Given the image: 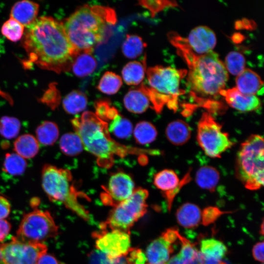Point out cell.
Wrapping results in <instances>:
<instances>
[{
	"label": "cell",
	"instance_id": "cell-1",
	"mask_svg": "<svg viewBox=\"0 0 264 264\" xmlns=\"http://www.w3.org/2000/svg\"><path fill=\"white\" fill-rule=\"evenodd\" d=\"M23 46L29 63L56 73L68 70L78 53L63 23L50 17H40L27 27Z\"/></svg>",
	"mask_w": 264,
	"mask_h": 264
},
{
	"label": "cell",
	"instance_id": "cell-2",
	"mask_svg": "<svg viewBox=\"0 0 264 264\" xmlns=\"http://www.w3.org/2000/svg\"><path fill=\"white\" fill-rule=\"evenodd\" d=\"M178 53L189 68L187 82L194 96L215 97L224 89L228 75L224 64L217 53L211 51L198 55L187 46L184 39L174 33L168 35Z\"/></svg>",
	"mask_w": 264,
	"mask_h": 264
},
{
	"label": "cell",
	"instance_id": "cell-3",
	"mask_svg": "<svg viewBox=\"0 0 264 264\" xmlns=\"http://www.w3.org/2000/svg\"><path fill=\"white\" fill-rule=\"evenodd\" d=\"M71 122L83 147L97 157L100 167H111L115 155L124 157L130 154H156L154 150L126 146L117 142L110 137L107 122L92 112L85 111L80 118H75Z\"/></svg>",
	"mask_w": 264,
	"mask_h": 264
},
{
	"label": "cell",
	"instance_id": "cell-4",
	"mask_svg": "<svg viewBox=\"0 0 264 264\" xmlns=\"http://www.w3.org/2000/svg\"><path fill=\"white\" fill-rule=\"evenodd\" d=\"M116 21L112 9L87 4L78 8L63 24L68 40L78 53H92L94 47L104 39L108 27Z\"/></svg>",
	"mask_w": 264,
	"mask_h": 264
},
{
	"label": "cell",
	"instance_id": "cell-5",
	"mask_svg": "<svg viewBox=\"0 0 264 264\" xmlns=\"http://www.w3.org/2000/svg\"><path fill=\"white\" fill-rule=\"evenodd\" d=\"M187 73L186 70L160 66L147 69L149 87L142 84L140 89L148 96L156 112L160 113L165 105L174 111L177 110L178 97L184 92L179 88L180 82Z\"/></svg>",
	"mask_w": 264,
	"mask_h": 264
},
{
	"label": "cell",
	"instance_id": "cell-6",
	"mask_svg": "<svg viewBox=\"0 0 264 264\" xmlns=\"http://www.w3.org/2000/svg\"><path fill=\"white\" fill-rule=\"evenodd\" d=\"M72 176L67 169L50 164L44 165L42 170V185L49 199L63 204L86 221L90 219L88 212L78 201L80 193L72 182Z\"/></svg>",
	"mask_w": 264,
	"mask_h": 264
},
{
	"label": "cell",
	"instance_id": "cell-7",
	"mask_svg": "<svg viewBox=\"0 0 264 264\" xmlns=\"http://www.w3.org/2000/svg\"><path fill=\"white\" fill-rule=\"evenodd\" d=\"M264 139L250 136L241 146L237 158V174L245 187L260 189L264 184Z\"/></svg>",
	"mask_w": 264,
	"mask_h": 264
},
{
	"label": "cell",
	"instance_id": "cell-8",
	"mask_svg": "<svg viewBox=\"0 0 264 264\" xmlns=\"http://www.w3.org/2000/svg\"><path fill=\"white\" fill-rule=\"evenodd\" d=\"M148 195L145 189H135L130 198L113 207L107 220L101 224V229L118 230L130 233L131 228L147 212Z\"/></svg>",
	"mask_w": 264,
	"mask_h": 264
},
{
	"label": "cell",
	"instance_id": "cell-9",
	"mask_svg": "<svg viewBox=\"0 0 264 264\" xmlns=\"http://www.w3.org/2000/svg\"><path fill=\"white\" fill-rule=\"evenodd\" d=\"M197 140L205 154L213 158L220 157L233 145L221 125L208 112H204L198 121Z\"/></svg>",
	"mask_w": 264,
	"mask_h": 264
},
{
	"label": "cell",
	"instance_id": "cell-10",
	"mask_svg": "<svg viewBox=\"0 0 264 264\" xmlns=\"http://www.w3.org/2000/svg\"><path fill=\"white\" fill-rule=\"evenodd\" d=\"M58 227L47 211L35 209L25 214L17 230L18 240L28 242H41L56 237Z\"/></svg>",
	"mask_w": 264,
	"mask_h": 264
},
{
	"label": "cell",
	"instance_id": "cell-11",
	"mask_svg": "<svg viewBox=\"0 0 264 264\" xmlns=\"http://www.w3.org/2000/svg\"><path fill=\"white\" fill-rule=\"evenodd\" d=\"M0 250L5 264H37L47 247L42 242H24L14 237L10 242L0 244Z\"/></svg>",
	"mask_w": 264,
	"mask_h": 264
},
{
	"label": "cell",
	"instance_id": "cell-12",
	"mask_svg": "<svg viewBox=\"0 0 264 264\" xmlns=\"http://www.w3.org/2000/svg\"><path fill=\"white\" fill-rule=\"evenodd\" d=\"M96 239L97 250L106 254L110 259H116L125 256L130 251L131 239L130 233L118 230H102L92 235Z\"/></svg>",
	"mask_w": 264,
	"mask_h": 264
},
{
	"label": "cell",
	"instance_id": "cell-13",
	"mask_svg": "<svg viewBox=\"0 0 264 264\" xmlns=\"http://www.w3.org/2000/svg\"><path fill=\"white\" fill-rule=\"evenodd\" d=\"M101 195L105 204L115 206L130 198L135 190L132 177L127 173L119 171L112 174L108 185Z\"/></svg>",
	"mask_w": 264,
	"mask_h": 264
},
{
	"label": "cell",
	"instance_id": "cell-14",
	"mask_svg": "<svg viewBox=\"0 0 264 264\" xmlns=\"http://www.w3.org/2000/svg\"><path fill=\"white\" fill-rule=\"evenodd\" d=\"M179 234L177 229L169 228L152 241L146 249L147 264H168Z\"/></svg>",
	"mask_w": 264,
	"mask_h": 264
},
{
	"label": "cell",
	"instance_id": "cell-15",
	"mask_svg": "<svg viewBox=\"0 0 264 264\" xmlns=\"http://www.w3.org/2000/svg\"><path fill=\"white\" fill-rule=\"evenodd\" d=\"M190 177L188 173L183 179L180 181L176 174L170 169L162 170L155 175L154 179V185L163 192L167 200L169 210H171L175 196L181 187L189 181Z\"/></svg>",
	"mask_w": 264,
	"mask_h": 264
},
{
	"label": "cell",
	"instance_id": "cell-16",
	"mask_svg": "<svg viewBox=\"0 0 264 264\" xmlns=\"http://www.w3.org/2000/svg\"><path fill=\"white\" fill-rule=\"evenodd\" d=\"M185 42L195 54L200 55L213 51L217 44L214 32L206 26H198L192 29Z\"/></svg>",
	"mask_w": 264,
	"mask_h": 264
},
{
	"label": "cell",
	"instance_id": "cell-17",
	"mask_svg": "<svg viewBox=\"0 0 264 264\" xmlns=\"http://www.w3.org/2000/svg\"><path fill=\"white\" fill-rule=\"evenodd\" d=\"M227 252L226 246L215 239H206L200 242L198 258L201 264H226L223 261Z\"/></svg>",
	"mask_w": 264,
	"mask_h": 264
},
{
	"label": "cell",
	"instance_id": "cell-18",
	"mask_svg": "<svg viewBox=\"0 0 264 264\" xmlns=\"http://www.w3.org/2000/svg\"><path fill=\"white\" fill-rule=\"evenodd\" d=\"M220 95L224 97L232 108L241 111H250L259 109L261 105L256 95H247L241 93L236 88L223 89Z\"/></svg>",
	"mask_w": 264,
	"mask_h": 264
},
{
	"label": "cell",
	"instance_id": "cell-19",
	"mask_svg": "<svg viewBox=\"0 0 264 264\" xmlns=\"http://www.w3.org/2000/svg\"><path fill=\"white\" fill-rule=\"evenodd\" d=\"M39 9V5L36 2L26 0L19 1L12 7L10 18L27 27L37 19Z\"/></svg>",
	"mask_w": 264,
	"mask_h": 264
},
{
	"label": "cell",
	"instance_id": "cell-20",
	"mask_svg": "<svg viewBox=\"0 0 264 264\" xmlns=\"http://www.w3.org/2000/svg\"><path fill=\"white\" fill-rule=\"evenodd\" d=\"M236 88L242 93L256 95L263 90V82L259 75L249 68H245L237 76Z\"/></svg>",
	"mask_w": 264,
	"mask_h": 264
},
{
	"label": "cell",
	"instance_id": "cell-21",
	"mask_svg": "<svg viewBox=\"0 0 264 264\" xmlns=\"http://www.w3.org/2000/svg\"><path fill=\"white\" fill-rule=\"evenodd\" d=\"M178 223L186 228L197 227L201 221V211L197 205L185 203L181 205L176 212Z\"/></svg>",
	"mask_w": 264,
	"mask_h": 264
},
{
	"label": "cell",
	"instance_id": "cell-22",
	"mask_svg": "<svg viewBox=\"0 0 264 264\" xmlns=\"http://www.w3.org/2000/svg\"><path fill=\"white\" fill-rule=\"evenodd\" d=\"M189 126L181 120H176L170 123L166 130L167 139L175 145H182L186 143L191 136Z\"/></svg>",
	"mask_w": 264,
	"mask_h": 264
},
{
	"label": "cell",
	"instance_id": "cell-23",
	"mask_svg": "<svg viewBox=\"0 0 264 264\" xmlns=\"http://www.w3.org/2000/svg\"><path fill=\"white\" fill-rule=\"evenodd\" d=\"M123 101L126 108L133 113H142L150 105L148 96L140 89L129 90L125 95Z\"/></svg>",
	"mask_w": 264,
	"mask_h": 264
},
{
	"label": "cell",
	"instance_id": "cell-24",
	"mask_svg": "<svg viewBox=\"0 0 264 264\" xmlns=\"http://www.w3.org/2000/svg\"><path fill=\"white\" fill-rule=\"evenodd\" d=\"M96 61L91 53L81 52L74 57L71 65L73 73L78 77L92 73L96 67Z\"/></svg>",
	"mask_w": 264,
	"mask_h": 264
},
{
	"label": "cell",
	"instance_id": "cell-25",
	"mask_svg": "<svg viewBox=\"0 0 264 264\" xmlns=\"http://www.w3.org/2000/svg\"><path fill=\"white\" fill-rule=\"evenodd\" d=\"M14 149L23 158H31L36 156L39 150L37 139L30 134L19 136L14 143Z\"/></svg>",
	"mask_w": 264,
	"mask_h": 264
},
{
	"label": "cell",
	"instance_id": "cell-26",
	"mask_svg": "<svg viewBox=\"0 0 264 264\" xmlns=\"http://www.w3.org/2000/svg\"><path fill=\"white\" fill-rule=\"evenodd\" d=\"M219 179V172L210 166H205L199 168L196 176L197 184L200 187L210 191L215 190Z\"/></svg>",
	"mask_w": 264,
	"mask_h": 264
},
{
	"label": "cell",
	"instance_id": "cell-27",
	"mask_svg": "<svg viewBox=\"0 0 264 264\" xmlns=\"http://www.w3.org/2000/svg\"><path fill=\"white\" fill-rule=\"evenodd\" d=\"M88 98L81 91L74 90L67 94L63 100V106L68 113L74 114L85 110L87 106Z\"/></svg>",
	"mask_w": 264,
	"mask_h": 264
},
{
	"label": "cell",
	"instance_id": "cell-28",
	"mask_svg": "<svg viewBox=\"0 0 264 264\" xmlns=\"http://www.w3.org/2000/svg\"><path fill=\"white\" fill-rule=\"evenodd\" d=\"M145 66L138 61H132L127 64L122 70L124 82L129 85H137L144 79Z\"/></svg>",
	"mask_w": 264,
	"mask_h": 264
},
{
	"label": "cell",
	"instance_id": "cell-29",
	"mask_svg": "<svg viewBox=\"0 0 264 264\" xmlns=\"http://www.w3.org/2000/svg\"><path fill=\"white\" fill-rule=\"evenodd\" d=\"M59 133L57 124L49 121L42 123L36 130L37 140L44 146H50L54 144L58 138Z\"/></svg>",
	"mask_w": 264,
	"mask_h": 264
},
{
	"label": "cell",
	"instance_id": "cell-30",
	"mask_svg": "<svg viewBox=\"0 0 264 264\" xmlns=\"http://www.w3.org/2000/svg\"><path fill=\"white\" fill-rule=\"evenodd\" d=\"M59 145L61 151L69 156L78 155L84 148L80 138L75 132L66 133L62 135Z\"/></svg>",
	"mask_w": 264,
	"mask_h": 264
},
{
	"label": "cell",
	"instance_id": "cell-31",
	"mask_svg": "<svg viewBox=\"0 0 264 264\" xmlns=\"http://www.w3.org/2000/svg\"><path fill=\"white\" fill-rule=\"evenodd\" d=\"M178 240L181 243L179 252L176 254L179 264H201L198 258V250L194 243L179 234Z\"/></svg>",
	"mask_w": 264,
	"mask_h": 264
},
{
	"label": "cell",
	"instance_id": "cell-32",
	"mask_svg": "<svg viewBox=\"0 0 264 264\" xmlns=\"http://www.w3.org/2000/svg\"><path fill=\"white\" fill-rule=\"evenodd\" d=\"M136 143L141 145L149 144L154 141L157 134L155 127L147 121L138 123L133 131Z\"/></svg>",
	"mask_w": 264,
	"mask_h": 264
},
{
	"label": "cell",
	"instance_id": "cell-33",
	"mask_svg": "<svg viewBox=\"0 0 264 264\" xmlns=\"http://www.w3.org/2000/svg\"><path fill=\"white\" fill-rule=\"evenodd\" d=\"M27 163L24 158L15 153H7L5 154L3 171L12 176L22 175L25 171Z\"/></svg>",
	"mask_w": 264,
	"mask_h": 264
},
{
	"label": "cell",
	"instance_id": "cell-34",
	"mask_svg": "<svg viewBox=\"0 0 264 264\" xmlns=\"http://www.w3.org/2000/svg\"><path fill=\"white\" fill-rule=\"evenodd\" d=\"M146 45L140 37L136 35H127L123 43L122 50L127 58L134 59L141 54Z\"/></svg>",
	"mask_w": 264,
	"mask_h": 264
},
{
	"label": "cell",
	"instance_id": "cell-35",
	"mask_svg": "<svg viewBox=\"0 0 264 264\" xmlns=\"http://www.w3.org/2000/svg\"><path fill=\"white\" fill-rule=\"evenodd\" d=\"M109 132L118 138L125 139L130 137L132 132V125L127 118L118 113L110 121Z\"/></svg>",
	"mask_w": 264,
	"mask_h": 264
},
{
	"label": "cell",
	"instance_id": "cell-36",
	"mask_svg": "<svg viewBox=\"0 0 264 264\" xmlns=\"http://www.w3.org/2000/svg\"><path fill=\"white\" fill-rule=\"evenodd\" d=\"M122 85L121 78L111 71H107L101 77L97 85V88L107 94H115Z\"/></svg>",
	"mask_w": 264,
	"mask_h": 264
},
{
	"label": "cell",
	"instance_id": "cell-37",
	"mask_svg": "<svg viewBox=\"0 0 264 264\" xmlns=\"http://www.w3.org/2000/svg\"><path fill=\"white\" fill-rule=\"evenodd\" d=\"M224 65L230 73L238 76L245 69V58L239 52L231 51L226 56Z\"/></svg>",
	"mask_w": 264,
	"mask_h": 264
},
{
	"label": "cell",
	"instance_id": "cell-38",
	"mask_svg": "<svg viewBox=\"0 0 264 264\" xmlns=\"http://www.w3.org/2000/svg\"><path fill=\"white\" fill-rule=\"evenodd\" d=\"M21 123L16 118L3 116L0 119V134L6 139L16 137L20 132Z\"/></svg>",
	"mask_w": 264,
	"mask_h": 264
},
{
	"label": "cell",
	"instance_id": "cell-39",
	"mask_svg": "<svg viewBox=\"0 0 264 264\" xmlns=\"http://www.w3.org/2000/svg\"><path fill=\"white\" fill-rule=\"evenodd\" d=\"M2 34L7 39L17 42L20 40L24 32V26L12 18H10L2 25Z\"/></svg>",
	"mask_w": 264,
	"mask_h": 264
},
{
	"label": "cell",
	"instance_id": "cell-40",
	"mask_svg": "<svg viewBox=\"0 0 264 264\" xmlns=\"http://www.w3.org/2000/svg\"><path fill=\"white\" fill-rule=\"evenodd\" d=\"M88 264H128L126 256L110 259L103 252L94 250L88 254Z\"/></svg>",
	"mask_w": 264,
	"mask_h": 264
},
{
	"label": "cell",
	"instance_id": "cell-41",
	"mask_svg": "<svg viewBox=\"0 0 264 264\" xmlns=\"http://www.w3.org/2000/svg\"><path fill=\"white\" fill-rule=\"evenodd\" d=\"M228 213L222 211L216 207H208L201 211V221L204 225H208L214 223L221 215Z\"/></svg>",
	"mask_w": 264,
	"mask_h": 264
},
{
	"label": "cell",
	"instance_id": "cell-42",
	"mask_svg": "<svg viewBox=\"0 0 264 264\" xmlns=\"http://www.w3.org/2000/svg\"><path fill=\"white\" fill-rule=\"evenodd\" d=\"M41 101L53 109L56 108L59 104L60 95L53 84L50 86L48 89L45 92L41 98Z\"/></svg>",
	"mask_w": 264,
	"mask_h": 264
},
{
	"label": "cell",
	"instance_id": "cell-43",
	"mask_svg": "<svg viewBox=\"0 0 264 264\" xmlns=\"http://www.w3.org/2000/svg\"><path fill=\"white\" fill-rule=\"evenodd\" d=\"M140 3L142 6L149 9L153 16L167 7L177 5L176 1L169 0H144L140 1Z\"/></svg>",
	"mask_w": 264,
	"mask_h": 264
},
{
	"label": "cell",
	"instance_id": "cell-44",
	"mask_svg": "<svg viewBox=\"0 0 264 264\" xmlns=\"http://www.w3.org/2000/svg\"><path fill=\"white\" fill-rule=\"evenodd\" d=\"M126 256L128 264H147L146 255L139 248H131Z\"/></svg>",
	"mask_w": 264,
	"mask_h": 264
},
{
	"label": "cell",
	"instance_id": "cell-45",
	"mask_svg": "<svg viewBox=\"0 0 264 264\" xmlns=\"http://www.w3.org/2000/svg\"><path fill=\"white\" fill-rule=\"evenodd\" d=\"M10 204L4 197L0 196V220L7 218L10 212Z\"/></svg>",
	"mask_w": 264,
	"mask_h": 264
},
{
	"label": "cell",
	"instance_id": "cell-46",
	"mask_svg": "<svg viewBox=\"0 0 264 264\" xmlns=\"http://www.w3.org/2000/svg\"><path fill=\"white\" fill-rule=\"evenodd\" d=\"M264 242L257 243L253 247L252 255L254 258L260 262H264Z\"/></svg>",
	"mask_w": 264,
	"mask_h": 264
},
{
	"label": "cell",
	"instance_id": "cell-47",
	"mask_svg": "<svg viewBox=\"0 0 264 264\" xmlns=\"http://www.w3.org/2000/svg\"><path fill=\"white\" fill-rule=\"evenodd\" d=\"M10 223L4 220H0V242H3L11 229Z\"/></svg>",
	"mask_w": 264,
	"mask_h": 264
},
{
	"label": "cell",
	"instance_id": "cell-48",
	"mask_svg": "<svg viewBox=\"0 0 264 264\" xmlns=\"http://www.w3.org/2000/svg\"><path fill=\"white\" fill-rule=\"evenodd\" d=\"M37 264H65L59 262L54 256L46 253L43 255L39 259Z\"/></svg>",
	"mask_w": 264,
	"mask_h": 264
},
{
	"label": "cell",
	"instance_id": "cell-49",
	"mask_svg": "<svg viewBox=\"0 0 264 264\" xmlns=\"http://www.w3.org/2000/svg\"><path fill=\"white\" fill-rule=\"evenodd\" d=\"M0 95L3 97L4 98H5L8 101L10 102V104H12L13 101L12 100L11 98L9 97V96L7 94H6L5 93L3 92V91H1L0 90Z\"/></svg>",
	"mask_w": 264,
	"mask_h": 264
},
{
	"label": "cell",
	"instance_id": "cell-50",
	"mask_svg": "<svg viewBox=\"0 0 264 264\" xmlns=\"http://www.w3.org/2000/svg\"><path fill=\"white\" fill-rule=\"evenodd\" d=\"M0 264H5V263H4L3 260V259H2V255H1L0 250Z\"/></svg>",
	"mask_w": 264,
	"mask_h": 264
},
{
	"label": "cell",
	"instance_id": "cell-51",
	"mask_svg": "<svg viewBox=\"0 0 264 264\" xmlns=\"http://www.w3.org/2000/svg\"><path fill=\"white\" fill-rule=\"evenodd\" d=\"M261 230H260V233L262 234V235H263L264 234V222L263 221L262 223V224H261Z\"/></svg>",
	"mask_w": 264,
	"mask_h": 264
},
{
	"label": "cell",
	"instance_id": "cell-52",
	"mask_svg": "<svg viewBox=\"0 0 264 264\" xmlns=\"http://www.w3.org/2000/svg\"><path fill=\"white\" fill-rule=\"evenodd\" d=\"M262 264H264L263 263H262Z\"/></svg>",
	"mask_w": 264,
	"mask_h": 264
}]
</instances>
